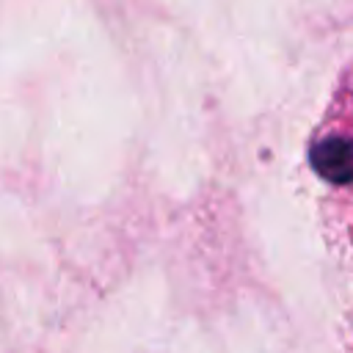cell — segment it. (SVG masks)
<instances>
[{"instance_id":"6da1fadb","label":"cell","mask_w":353,"mask_h":353,"mask_svg":"<svg viewBox=\"0 0 353 353\" xmlns=\"http://www.w3.org/2000/svg\"><path fill=\"white\" fill-rule=\"evenodd\" d=\"M309 163L323 185L334 248L353 279V97L342 88L309 146Z\"/></svg>"}]
</instances>
